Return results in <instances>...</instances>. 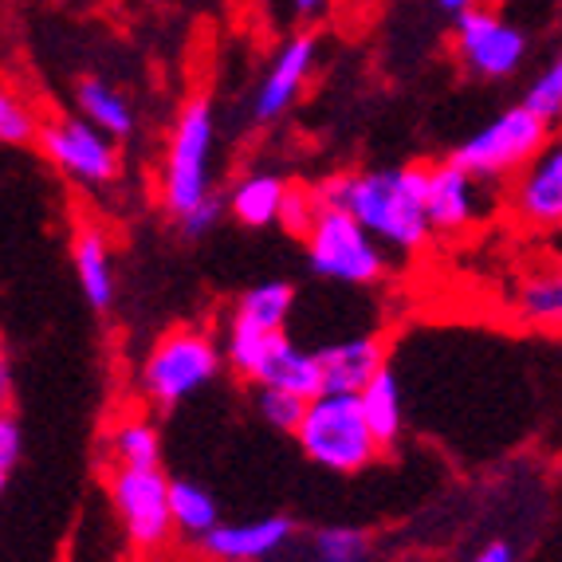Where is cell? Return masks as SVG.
Returning a JSON list of instances; mask_svg holds the SVG:
<instances>
[{
    "label": "cell",
    "mask_w": 562,
    "mask_h": 562,
    "mask_svg": "<svg viewBox=\"0 0 562 562\" xmlns=\"http://www.w3.org/2000/svg\"><path fill=\"white\" fill-rule=\"evenodd\" d=\"M20 457H24V429H20L12 405H4V413H0V480L4 484L16 476Z\"/></svg>",
    "instance_id": "obj_28"
},
{
    "label": "cell",
    "mask_w": 562,
    "mask_h": 562,
    "mask_svg": "<svg viewBox=\"0 0 562 562\" xmlns=\"http://www.w3.org/2000/svg\"><path fill=\"white\" fill-rule=\"evenodd\" d=\"M111 504L126 539L142 551H158L178 535V527H173V480L161 469H114Z\"/></svg>",
    "instance_id": "obj_9"
},
{
    "label": "cell",
    "mask_w": 562,
    "mask_h": 562,
    "mask_svg": "<svg viewBox=\"0 0 562 562\" xmlns=\"http://www.w3.org/2000/svg\"><path fill=\"white\" fill-rule=\"evenodd\" d=\"M512 315L531 330L562 335V260L535 268L512 291Z\"/></svg>",
    "instance_id": "obj_17"
},
{
    "label": "cell",
    "mask_w": 562,
    "mask_h": 562,
    "mask_svg": "<svg viewBox=\"0 0 562 562\" xmlns=\"http://www.w3.org/2000/svg\"><path fill=\"white\" fill-rule=\"evenodd\" d=\"M295 441L311 464H319L323 472H335V476H358L382 457V441L366 422L362 397L335 394V390L311 397L307 417L295 429Z\"/></svg>",
    "instance_id": "obj_4"
},
{
    "label": "cell",
    "mask_w": 562,
    "mask_h": 562,
    "mask_svg": "<svg viewBox=\"0 0 562 562\" xmlns=\"http://www.w3.org/2000/svg\"><path fill=\"white\" fill-rule=\"evenodd\" d=\"M71 268H76V280H79L87 307L106 315V311L114 307V295H119V280H114V256H111V240H106L103 228H94V225L76 228V240H71Z\"/></svg>",
    "instance_id": "obj_16"
},
{
    "label": "cell",
    "mask_w": 562,
    "mask_h": 562,
    "mask_svg": "<svg viewBox=\"0 0 562 562\" xmlns=\"http://www.w3.org/2000/svg\"><path fill=\"white\" fill-rule=\"evenodd\" d=\"M492 4H496V9H504V4H516V0H492Z\"/></svg>",
    "instance_id": "obj_33"
},
{
    "label": "cell",
    "mask_w": 562,
    "mask_h": 562,
    "mask_svg": "<svg viewBox=\"0 0 562 562\" xmlns=\"http://www.w3.org/2000/svg\"><path fill=\"white\" fill-rule=\"evenodd\" d=\"M103 445L111 469H161V432L150 417H119Z\"/></svg>",
    "instance_id": "obj_19"
},
{
    "label": "cell",
    "mask_w": 562,
    "mask_h": 562,
    "mask_svg": "<svg viewBox=\"0 0 562 562\" xmlns=\"http://www.w3.org/2000/svg\"><path fill=\"white\" fill-rule=\"evenodd\" d=\"M225 347L205 327H173L146 350L138 366V394L158 409L198 397L225 370Z\"/></svg>",
    "instance_id": "obj_3"
},
{
    "label": "cell",
    "mask_w": 562,
    "mask_h": 562,
    "mask_svg": "<svg viewBox=\"0 0 562 562\" xmlns=\"http://www.w3.org/2000/svg\"><path fill=\"white\" fill-rule=\"evenodd\" d=\"M76 106H79V114L91 122L94 131H103L106 138H114V142H126L134 131H138V114H134L131 99H126L114 83H106V79H99V76L79 79Z\"/></svg>",
    "instance_id": "obj_18"
},
{
    "label": "cell",
    "mask_w": 562,
    "mask_h": 562,
    "mask_svg": "<svg viewBox=\"0 0 562 562\" xmlns=\"http://www.w3.org/2000/svg\"><path fill=\"white\" fill-rule=\"evenodd\" d=\"M291 181L276 169H252L228 186L225 209L236 225L244 228H272L280 225L283 205H288Z\"/></svg>",
    "instance_id": "obj_15"
},
{
    "label": "cell",
    "mask_w": 562,
    "mask_h": 562,
    "mask_svg": "<svg viewBox=\"0 0 562 562\" xmlns=\"http://www.w3.org/2000/svg\"><path fill=\"white\" fill-rule=\"evenodd\" d=\"M425 205H429L432 233L464 236L487 216L492 198H487V186L476 173H469V169L449 158V161L429 166V178H425Z\"/></svg>",
    "instance_id": "obj_12"
},
{
    "label": "cell",
    "mask_w": 562,
    "mask_h": 562,
    "mask_svg": "<svg viewBox=\"0 0 562 562\" xmlns=\"http://www.w3.org/2000/svg\"><path fill=\"white\" fill-rule=\"evenodd\" d=\"M221 213H228L225 201H221V198H213V201H205V205H198L193 213H186L178 221L181 236H186V240H201V236H209L216 228V221H221Z\"/></svg>",
    "instance_id": "obj_29"
},
{
    "label": "cell",
    "mask_w": 562,
    "mask_h": 562,
    "mask_svg": "<svg viewBox=\"0 0 562 562\" xmlns=\"http://www.w3.org/2000/svg\"><path fill=\"white\" fill-rule=\"evenodd\" d=\"M291 311H295V288L288 280H263L233 303V315L272 330H288Z\"/></svg>",
    "instance_id": "obj_22"
},
{
    "label": "cell",
    "mask_w": 562,
    "mask_h": 562,
    "mask_svg": "<svg viewBox=\"0 0 562 562\" xmlns=\"http://www.w3.org/2000/svg\"><path fill=\"white\" fill-rule=\"evenodd\" d=\"M303 248L311 272L342 288H374L390 272V252L347 209H319L315 225L303 236Z\"/></svg>",
    "instance_id": "obj_5"
},
{
    "label": "cell",
    "mask_w": 562,
    "mask_h": 562,
    "mask_svg": "<svg viewBox=\"0 0 562 562\" xmlns=\"http://www.w3.org/2000/svg\"><path fill=\"white\" fill-rule=\"evenodd\" d=\"M469 562H516V547L507 543V539H492V543L480 547Z\"/></svg>",
    "instance_id": "obj_30"
},
{
    "label": "cell",
    "mask_w": 562,
    "mask_h": 562,
    "mask_svg": "<svg viewBox=\"0 0 562 562\" xmlns=\"http://www.w3.org/2000/svg\"><path fill=\"white\" fill-rule=\"evenodd\" d=\"M519 103L539 114L547 126H562V44L554 47L551 59L531 76V83H527Z\"/></svg>",
    "instance_id": "obj_23"
},
{
    "label": "cell",
    "mask_w": 562,
    "mask_h": 562,
    "mask_svg": "<svg viewBox=\"0 0 562 562\" xmlns=\"http://www.w3.org/2000/svg\"><path fill=\"white\" fill-rule=\"evenodd\" d=\"M315 216H319V198H315V189L307 186H291L288 193V205H283L280 225L288 228L291 236H307V228L315 225Z\"/></svg>",
    "instance_id": "obj_27"
},
{
    "label": "cell",
    "mask_w": 562,
    "mask_h": 562,
    "mask_svg": "<svg viewBox=\"0 0 562 562\" xmlns=\"http://www.w3.org/2000/svg\"><path fill=\"white\" fill-rule=\"evenodd\" d=\"M311 554L315 562H370L374 543L362 527H323L311 535Z\"/></svg>",
    "instance_id": "obj_24"
},
{
    "label": "cell",
    "mask_w": 562,
    "mask_h": 562,
    "mask_svg": "<svg viewBox=\"0 0 562 562\" xmlns=\"http://www.w3.org/2000/svg\"><path fill=\"white\" fill-rule=\"evenodd\" d=\"M173 527L181 539H193V543H205L221 527V507L198 480H173Z\"/></svg>",
    "instance_id": "obj_21"
},
{
    "label": "cell",
    "mask_w": 562,
    "mask_h": 562,
    "mask_svg": "<svg viewBox=\"0 0 562 562\" xmlns=\"http://www.w3.org/2000/svg\"><path fill=\"white\" fill-rule=\"evenodd\" d=\"M213 154H216V119L205 94L189 99L169 126L161 150L158 198L173 221L193 213L198 205L216 198L213 189Z\"/></svg>",
    "instance_id": "obj_2"
},
{
    "label": "cell",
    "mask_w": 562,
    "mask_h": 562,
    "mask_svg": "<svg viewBox=\"0 0 562 562\" xmlns=\"http://www.w3.org/2000/svg\"><path fill=\"white\" fill-rule=\"evenodd\" d=\"M40 131H44V119L32 111L24 94H0V138H4V146H40Z\"/></svg>",
    "instance_id": "obj_25"
},
{
    "label": "cell",
    "mask_w": 562,
    "mask_h": 562,
    "mask_svg": "<svg viewBox=\"0 0 562 562\" xmlns=\"http://www.w3.org/2000/svg\"><path fill=\"white\" fill-rule=\"evenodd\" d=\"M429 166H382L358 173H330L315 189L319 209H347L385 252L413 256L432 240L429 205H425Z\"/></svg>",
    "instance_id": "obj_1"
},
{
    "label": "cell",
    "mask_w": 562,
    "mask_h": 562,
    "mask_svg": "<svg viewBox=\"0 0 562 562\" xmlns=\"http://www.w3.org/2000/svg\"><path fill=\"white\" fill-rule=\"evenodd\" d=\"M554 126H547L535 111H527L524 103L507 106L496 119H487L476 134L460 142L452 150V161L464 166L469 173H476L484 186H499V181H512L524 173L535 161V154L543 150L547 138H551Z\"/></svg>",
    "instance_id": "obj_6"
},
{
    "label": "cell",
    "mask_w": 562,
    "mask_h": 562,
    "mask_svg": "<svg viewBox=\"0 0 562 562\" xmlns=\"http://www.w3.org/2000/svg\"><path fill=\"white\" fill-rule=\"evenodd\" d=\"M358 397H362L366 422H370L374 437L382 441V449L397 445L402 425H405V397H402V382H397L394 370H382Z\"/></svg>",
    "instance_id": "obj_20"
},
{
    "label": "cell",
    "mask_w": 562,
    "mask_h": 562,
    "mask_svg": "<svg viewBox=\"0 0 562 562\" xmlns=\"http://www.w3.org/2000/svg\"><path fill=\"white\" fill-rule=\"evenodd\" d=\"M507 216L539 236H562V126L504 193Z\"/></svg>",
    "instance_id": "obj_10"
},
{
    "label": "cell",
    "mask_w": 562,
    "mask_h": 562,
    "mask_svg": "<svg viewBox=\"0 0 562 562\" xmlns=\"http://www.w3.org/2000/svg\"><path fill=\"white\" fill-rule=\"evenodd\" d=\"M476 4H484V0H437V9L445 12V16H464L469 9H476Z\"/></svg>",
    "instance_id": "obj_32"
},
{
    "label": "cell",
    "mask_w": 562,
    "mask_h": 562,
    "mask_svg": "<svg viewBox=\"0 0 562 562\" xmlns=\"http://www.w3.org/2000/svg\"><path fill=\"white\" fill-rule=\"evenodd\" d=\"M527 52H531L527 32L487 0L452 20V56L472 79L504 83L527 64Z\"/></svg>",
    "instance_id": "obj_7"
},
{
    "label": "cell",
    "mask_w": 562,
    "mask_h": 562,
    "mask_svg": "<svg viewBox=\"0 0 562 562\" xmlns=\"http://www.w3.org/2000/svg\"><path fill=\"white\" fill-rule=\"evenodd\" d=\"M307 405H311L307 397L291 394V390H260L256 394V409H260L263 422L280 432H291V437H295V429L307 417Z\"/></svg>",
    "instance_id": "obj_26"
},
{
    "label": "cell",
    "mask_w": 562,
    "mask_h": 562,
    "mask_svg": "<svg viewBox=\"0 0 562 562\" xmlns=\"http://www.w3.org/2000/svg\"><path fill=\"white\" fill-rule=\"evenodd\" d=\"M327 4L330 0H291V12H295L300 20H311V16H319Z\"/></svg>",
    "instance_id": "obj_31"
},
{
    "label": "cell",
    "mask_w": 562,
    "mask_h": 562,
    "mask_svg": "<svg viewBox=\"0 0 562 562\" xmlns=\"http://www.w3.org/2000/svg\"><path fill=\"white\" fill-rule=\"evenodd\" d=\"M40 154L52 166L83 189H106L122 178V154L119 142L94 131L83 114H56L44 119L40 131Z\"/></svg>",
    "instance_id": "obj_8"
},
{
    "label": "cell",
    "mask_w": 562,
    "mask_h": 562,
    "mask_svg": "<svg viewBox=\"0 0 562 562\" xmlns=\"http://www.w3.org/2000/svg\"><path fill=\"white\" fill-rule=\"evenodd\" d=\"M315 59H319V36L315 32H295V36H288L276 47L272 64H268V71H263L252 91L256 126H272V122H280L295 106L311 71H315Z\"/></svg>",
    "instance_id": "obj_11"
},
{
    "label": "cell",
    "mask_w": 562,
    "mask_h": 562,
    "mask_svg": "<svg viewBox=\"0 0 562 562\" xmlns=\"http://www.w3.org/2000/svg\"><path fill=\"white\" fill-rule=\"evenodd\" d=\"M295 524L288 516H260V519H240V524H221L209 535L201 551L213 562H263L280 554L291 543Z\"/></svg>",
    "instance_id": "obj_14"
},
{
    "label": "cell",
    "mask_w": 562,
    "mask_h": 562,
    "mask_svg": "<svg viewBox=\"0 0 562 562\" xmlns=\"http://www.w3.org/2000/svg\"><path fill=\"white\" fill-rule=\"evenodd\" d=\"M319 358L327 390H335V394H362L382 370H390V342L382 335H374V330H362V335H347L338 338V342L319 347Z\"/></svg>",
    "instance_id": "obj_13"
}]
</instances>
